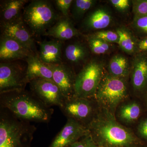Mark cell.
I'll return each instance as SVG.
<instances>
[{
    "label": "cell",
    "instance_id": "1",
    "mask_svg": "<svg viewBox=\"0 0 147 147\" xmlns=\"http://www.w3.org/2000/svg\"><path fill=\"white\" fill-rule=\"evenodd\" d=\"M87 128L98 147H147L132 129L121 125L114 115L100 107Z\"/></svg>",
    "mask_w": 147,
    "mask_h": 147
},
{
    "label": "cell",
    "instance_id": "2",
    "mask_svg": "<svg viewBox=\"0 0 147 147\" xmlns=\"http://www.w3.org/2000/svg\"><path fill=\"white\" fill-rule=\"evenodd\" d=\"M0 94L1 108L20 119L48 123L52 118L54 109L46 106L31 92L24 90Z\"/></svg>",
    "mask_w": 147,
    "mask_h": 147
},
{
    "label": "cell",
    "instance_id": "3",
    "mask_svg": "<svg viewBox=\"0 0 147 147\" xmlns=\"http://www.w3.org/2000/svg\"><path fill=\"white\" fill-rule=\"evenodd\" d=\"M36 127L6 109L0 110V147H32Z\"/></svg>",
    "mask_w": 147,
    "mask_h": 147
},
{
    "label": "cell",
    "instance_id": "4",
    "mask_svg": "<svg viewBox=\"0 0 147 147\" xmlns=\"http://www.w3.org/2000/svg\"><path fill=\"white\" fill-rule=\"evenodd\" d=\"M25 25L33 36H43L62 16L52 3L45 0H34L26 5L22 13Z\"/></svg>",
    "mask_w": 147,
    "mask_h": 147
},
{
    "label": "cell",
    "instance_id": "5",
    "mask_svg": "<svg viewBox=\"0 0 147 147\" xmlns=\"http://www.w3.org/2000/svg\"><path fill=\"white\" fill-rule=\"evenodd\" d=\"M131 96L129 80L111 76L105 69L94 97L99 107L114 115L121 102Z\"/></svg>",
    "mask_w": 147,
    "mask_h": 147
},
{
    "label": "cell",
    "instance_id": "6",
    "mask_svg": "<svg viewBox=\"0 0 147 147\" xmlns=\"http://www.w3.org/2000/svg\"><path fill=\"white\" fill-rule=\"evenodd\" d=\"M106 66L105 61L102 59L98 58L90 59L76 74L73 96L94 98Z\"/></svg>",
    "mask_w": 147,
    "mask_h": 147
},
{
    "label": "cell",
    "instance_id": "7",
    "mask_svg": "<svg viewBox=\"0 0 147 147\" xmlns=\"http://www.w3.org/2000/svg\"><path fill=\"white\" fill-rule=\"evenodd\" d=\"M99 108L94 98L72 96L66 99L60 109L67 118L73 119L87 127L94 118Z\"/></svg>",
    "mask_w": 147,
    "mask_h": 147
},
{
    "label": "cell",
    "instance_id": "8",
    "mask_svg": "<svg viewBox=\"0 0 147 147\" xmlns=\"http://www.w3.org/2000/svg\"><path fill=\"white\" fill-rule=\"evenodd\" d=\"M26 68L13 61L0 63V94L25 90Z\"/></svg>",
    "mask_w": 147,
    "mask_h": 147
},
{
    "label": "cell",
    "instance_id": "9",
    "mask_svg": "<svg viewBox=\"0 0 147 147\" xmlns=\"http://www.w3.org/2000/svg\"><path fill=\"white\" fill-rule=\"evenodd\" d=\"M129 78L131 96L145 102L147 95V54L138 53L131 59Z\"/></svg>",
    "mask_w": 147,
    "mask_h": 147
},
{
    "label": "cell",
    "instance_id": "10",
    "mask_svg": "<svg viewBox=\"0 0 147 147\" xmlns=\"http://www.w3.org/2000/svg\"><path fill=\"white\" fill-rule=\"evenodd\" d=\"M29 84L30 92L47 107L57 106L60 108L66 99L53 80L38 78Z\"/></svg>",
    "mask_w": 147,
    "mask_h": 147
},
{
    "label": "cell",
    "instance_id": "11",
    "mask_svg": "<svg viewBox=\"0 0 147 147\" xmlns=\"http://www.w3.org/2000/svg\"><path fill=\"white\" fill-rule=\"evenodd\" d=\"M146 113L144 102L131 96L118 106L114 116L121 125L133 129Z\"/></svg>",
    "mask_w": 147,
    "mask_h": 147
},
{
    "label": "cell",
    "instance_id": "12",
    "mask_svg": "<svg viewBox=\"0 0 147 147\" xmlns=\"http://www.w3.org/2000/svg\"><path fill=\"white\" fill-rule=\"evenodd\" d=\"M114 19L112 11L108 6H95L82 20V28L90 33L101 30L110 26Z\"/></svg>",
    "mask_w": 147,
    "mask_h": 147
},
{
    "label": "cell",
    "instance_id": "13",
    "mask_svg": "<svg viewBox=\"0 0 147 147\" xmlns=\"http://www.w3.org/2000/svg\"><path fill=\"white\" fill-rule=\"evenodd\" d=\"M89 134L87 127L73 119L67 118L65 124L48 147H69Z\"/></svg>",
    "mask_w": 147,
    "mask_h": 147
},
{
    "label": "cell",
    "instance_id": "14",
    "mask_svg": "<svg viewBox=\"0 0 147 147\" xmlns=\"http://www.w3.org/2000/svg\"><path fill=\"white\" fill-rule=\"evenodd\" d=\"M1 35L15 40L35 54L38 55L37 53L33 36L24 23L22 16L15 21L1 24Z\"/></svg>",
    "mask_w": 147,
    "mask_h": 147
},
{
    "label": "cell",
    "instance_id": "15",
    "mask_svg": "<svg viewBox=\"0 0 147 147\" xmlns=\"http://www.w3.org/2000/svg\"><path fill=\"white\" fill-rule=\"evenodd\" d=\"M53 71V80L57 85L66 99L73 96L76 74L67 64H48Z\"/></svg>",
    "mask_w": 147,
    "mask_h": 147
},
{
    "label": "cell",
    "instance_id": "16",
    "mask_svg": "<svg viewBox=\"0 0 147 147\" xmlns=\"http://www.w3.org/2000/svg\"><path fill=\"white\" fill-rule=\"evenodd\" d=\"M33 54L35 53L15 40L1 35L0 59L2 61H13L16 60L26 59Z\"/></svg>",
    "mask_w": 147,
    "mask_h": 147
},
{
    "label": "cell",
    "instance_id": "17",
    "mask_svg": "<svg viewBox=\"0 0 147 147\" xmlns=\"http://www.w3.org/2000/svg\"><path fill=\"white\" fill-rule=\"evenodd\" d=\"M81 34V32L74 26L70 17L62 16L43 36L52 37L63 41L79 36Z\"/></svg>",
    "mask_w": 147,
    "mask_h": 147
},
{
    "label": "cell",
    "instance_id": "18",
    "mask_svg": "<svg viewBox=\"0 0 147 147\" xmlns=\"http://www.w3.org/2000/svg\"><path fill=\"white\" fill-rule=\"evenodd\" d=\"M38 56L46 64H55L63 62V41L54 39L40 42Z\"/></svg>",
    "mask_w": 147,
    "mask_h": 147
},
{
    "label": "cell",
    "instance_id": "19",
    "mask_svg": "<svg viewBox=\"0 0 147 147\" xmlns=\"http://www.w3.org/2000/svg\"><path fill=\"white\" fill-rule=\"evenodd\" d=\"M27 64L26 79L28 84L34 79L53 80V71L48 64L40 60L38 55L33 54L26 59Z\"/></svg>",
    "mask_w": 147,
    "mask_h": 147
},
{
    "label": "cell",
    "instance_id": "20",
    "mask_svg": "<svg viewBox=\"0 0 147 147\" xmlns=\"http://www.w3.org/2000/svg\"><path fill=\"white\" fill-rule=\"evenodd\" d=\"M91 53L87 43L76 41L66 46L63 55L71 65L83 66L90 59Z\"/></svg>",
    "mask_w": 147,
    "mask_h": 147
},
{
    "label": "cell",
    "instance_id": "21",
    "mask_svg": "<svg viewBox=\"0 0 147 147\" xmlns=\"http://www.w3.org/2000/svg\"><path fill=\"white\" fill-rule=\"evenodd\" d=\"M131 65V59L125 55L118 53L110 59L106 70L111 76L129 80Z\"/></svg>",
    "mask_w": 147,
    "mask_h": 147
},
{
    "label": "cell",
    "instance_id": "22",
    "mask_svg": "<svg viewBox=\"0 0 147 147\" xmlns=\"http://www.w3.org/2000/svg\"><path fill=\"white\" fill-rule=\"evenodd\" d=\"M28 0H5L0 4L1 24L9 23L22 16L23 10Z\"/></svg>",
    "mask_w": 147,
    "mask_h": 147
},
{
    "label": "cell",
    "instance_id": "23",
    "mask_svg": "<svg viewBox=\"0 0 147 147\" xmlns=\"http://www.w3.org/2000/svg\"><path fill=\"white\" fill-rule=\"evenodd\" d=\"M119 37L118 45L121 50L127 55L134 56L137 53V42L138 38L133 31L127 27L121 26L116 28Z\"/></svg>",
    "mask_w": 147,
    "mask_h": 147
},
{
    "label": "cell",
    "instance_id": "24",
    "mask_svg": "<svg viewBox=\"0 0 147 147\" xmlns=\"http://www.w3.org/2000/svg\"><path fill=\"white\" fill-rule=\"evenodd\" d=\"M96 0H75L71 6V16L75 21L84 19V16L97 3Z\"/></svg>",
    "mask_w": 147,
    "mask_h": 147
},
{
    "label": "cell",
    "instance_id": "25",
    "mask_svg": "<svg viewBox=\"0 0 147 147\" xmlns=\"http://www.w3.org/2000/svg\"><path fill=\"white\" fill-rule=\"evenodd\" d=\"M85 38L91 53L94 55H105L112 52L115 48L114 44L105 42L88 35L85 36Z\"/></svg>",
    "mask_w": 147,
    "mask_h": 147
},
{
    "label": "cell",
    "instance_id": "26",
    "mask_svg": "<svg viewBox=\"0 0 147 147\" xmlns=\"http://www.w3.org/2000/svg\"><path fill=\"white\" fill-rule=\"evenodd\" d=\"M131 26L138 38L147 37V15L134 17Z\"/></svg>",
    "mask_w": 147,
    "mask_h": 147
},
{
    "label": "cell",
    "instance_id": "27",
    "mask_svg": "<svg viewBox=\"0 0 147 147\" xmlns=\"http://www.w3.org/2000/svg\"><path fill=\"white\" fill-rule=\"evenodd\" d=\"M87 35L98 38L108 43L118 44L119 35L115 30H102Z\"/></svg>",
    "mask_w": 147,
    "mask_h": 147
},
{
    "label": "cell",
    "instance_id": "28",
    "mask_svg": "<svg viewBox=\"0 0 147 147\" xmlns=\"http://www.w3.org/2000/svg\"><path fill=\"white\" fill-rule=\"evenodd\" d=\"M132 129L136 136L147 145V113Z\"/></svg>",
    "mask_w": 147,
    "mask_h": 147
},
{
    "label": "cell",
    "instance_id": "29",
    "mask_svg": "<svg viewBox=\"0 0 147 147\" xmlns=\"http://www.w3.org/2000/svg\"><path fill=\"white\" fill-rule=\"evenodd\" d=\"M132 9L134 17L147 15V0L132 1Z\"/></svg>",
    "mask_w": 147,
    "mask_h": 147
},
{
    "label": "cell",
    "instance_id": "30",
    "mask_svg": "<svg viewBox=\"0 0 147 147\" xmlns=\"http://www.w3.org/2000/svg\"><path fill=\"white\" fill-rule=\"evenodd\" d=\"M108 1L120 13H126L132 7V1L130 0H110Z\"/></svg>",
    "mask_w": 147,
    "mask_h": 147
},
{
    "label": "cell",
    "instance_id": "31",
    "mask_svg": "<svg viewBox=\"0 0 147 147\" xmlns=\"http://www.w3.org/2000/svg\"><path fill=\"white\" fill-rule=\"evenodd\" d=\"M73 0H56L54 1L56 7L64 17H69V14Z\"/></svg>",
    "mask_w": 147,
    "mask_h": 147
},
{
    "label": "cell",
    "instance_id": "32",
    "mask_svg": "<svg viewBox=\"0 0 147 147\" xmlns=\"http://www.w3.org/2000/svg\"><path fill=\"white\" fill-rule=\"evenodd\" d=\"M69 147H98L90 134H87Z\"/></svg>",
    "mask_w": 147,
    "mask_h": 147
},
{
    "label": "cell",
    "instance_id": "33",
    "mask_svg": "<svg viewBox=\"0 0 147 147\" xmlns=\"http://www.w3.org/2000/svg\"><path fill=\"white\" fill-rule=\"evenodd\" d=\"M137 53L147 54V37L138 38L137 42Z\"/></svg>",
    "mask_w": 147,
    "mask_h": 147
},
{
    "label": "cell",
    "instance_id": "34",
    "mask_svg": "<svg viewBox=\"0 0 147 147\" xmlns=\"http://www.w3.org/2000/svg\"><path fill=\"white\" fill-rule=\"evenodd\" d=\"M145 106H146V112L147 113V95L146 97V100L145 102Z\"/></svg>",
    "mask_w": 147,
    "mask_h": 147
}]
</instances>
